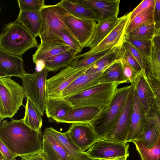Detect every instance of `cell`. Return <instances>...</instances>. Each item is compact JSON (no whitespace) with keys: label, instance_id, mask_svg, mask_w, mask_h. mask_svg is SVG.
<instances>
[{"label":"cell","instance_id":"11a10c76","mask_svg":"<svg viewBox=\"0 0 160 160\" xmlns=\"http://www.w3.org/2000/svg\"><path fill=\"white\" fill-rule=\"evenodd\" d=\"M105 159H93V160H105Z\"/></svg>","mask_w":160,"mask_h":160},{"label":"cell","instance_id":"d6986e66","mask_svg":"<svg viewBox=\"0 0 160 160\" xmlns=\"http://www.w3.org/2000/svg\"><path fill=\"white\" fill-rule=\"evenodd\" d=\"M53 136L64 148L72 160H93L72 142L67 132H62L50 127L44 130Z\"/></svg>","mask_w":160,"mask_h":160},{"label":"cell","instance_id":"5bb4252c","mask_svg":"<svg viewBox=\"0 0 160 160\" xmlns=\"http://www.w3.org/2000/svg\"><path fill=\"white\" fill-rule=\"evenodd\" d=\"M91 9L94 13L98 22L117 18L120 0H75Z\"/></svg>","mask_w":160,"mask_h":160},{"label":"cell","instance_id":"9f6ffc18","mask_svg":"<svg viewBox=\"0 0 160 160\" xmlns=\"http://www.w3.org/2000/svg\"><path fill=\"white\" fill-rule=\"evenodd\" d=\"M14 160H17V159H14Z\"/></svg>","mask_w":160,"mask_h":160},{"label":"cell","instance_id":"ba28073f","mask_svg":"<svg viewBox=\"0 0 160 160\" xmlns=\"http://www.w3.org/2000/svg\"><path fill=\"white\" fill-rule=\"evenodd\" d=\"M132 11L120 17L115 27L98 45L85 53L76 56L73 60L101 52L122 45L125 39L126 30L130 22Z\"/></svg>","mask_w":160,"mask_h":160},{"label":"cell","instance_id":"7a4b0ae2","mask_svg":"<svg viewBox=\"0 0 160 160\" xmlns=\"http://www.w3.org/2000/svg\"><path fill=\"white\" fill-rule=\"evenodd\" d=\"M39 44L22 24L15 21L6 25L0 35V51L21 56L29 49Z\"/></svg>","mask_w":160,"mask_h":160},{"label":"cell","instance_id":"816d5d0a","mask_svg":"<svg viewBox=\"0 0 160 160\" xmlns=\"http://www.w3.org/2000/svg\"><path fill=\"white\" fill-rule=\"evenodd\" d=\"M123 157H119V158H110V159H106L105 160H118L121 158H122Z\"/></svg>","mask_w":160,"mask_h":160},{"label":"cell","instance_id":"3957f363","mask_svg":"<svg viewBox=\"0 0 160 160\" xmlns=\"http://www.w3.org/2000/svg\"><path fill=\"white\" fill-rule=\"evenodd\" d=\"M119 84L118 83L100 84L82 92L64 98L70 103L73 108L90 107L106 109Z\"/></svg>","mask_w":160,"mask_h":160},{"label":"cell","instance_id":"30bf717a","mask_svg":"<svg viewBox=\"0 0 160 160\" xmlns=\"http://www.w3.org/2000/svg\"><path fill=\"white\" fill-rule=\"evenodd\" d=\"M87 68L75 69L69 66L47 79L46 83L47 97L62 98V91L78 77L84 73Z\"/></svg>","mask_w":160,"mask_h":160},{"label":"cell","instance_id":"9a60e30c","mask_svg":"<svg viewBox=\"0 0 160 160\" xmlns=\"http://www.w3.org/2000/svg\"><path fill=\"white\" fill-rule=\"evenodd\" d=\"M133 83L141 108L146 117L152 107L154 97V93L148 79L146 70L142 69L138 73Z\"/></svg>","mask_w":160,"mask_h":160},{"label":"cell","instance_id":"d590c367","mask_svg":"<svg viewBox=\"0 0 160 160\" xmlns=\"http://www.w3.org/2000/svg\"><path fill=\"white\" fill-rule=\"evenodd\" d=\"M146 64L149 70L148 74L160 82V52L153 45L150 60Z\"/></svg>","mask_w":160,"mask_h":160},{"label":"cell","instance_id":"83f0119b","mask_svg":"<svg viewBox=\"0 0 160 160\" xmlns=\"http://www.w3.org/2000/svg\"><path fill=\"white\" fill-rule=\"evenodd\" d=\"M25 113L23 118L24 123L32 129L42 132V116L28 98H26Z\"/></svg>","mask_w":160,"mask_h":160},{"label":"cell","instance_id":"8fae6325","mask_svg":"<svg viewBox=\"0 0 160 160\" xmlns=\"http://www.w3.org/2000/svg\"><path fill=\"white\" fill-rule=\"evenodd\" d=\"M127 142H114L100 139L85 152L93 159H105L129 155Z\"/></svg>","mask_w":160,"mask_h":160},{"label":"cell","instance_id":"8d00e7d4","mask_svg":"<svg viewBox=\"0 0 160 160\" xmlns=\"http://www.w3.org/2000/svg\"><path fill=\"white\" fill-rule=\"evenodd\" d=\"M128 42L138 49L142 53L146 62L150 60L153 43L152 40H143L125 38Z\"/></svg>","mask_w":160,"mask_h":160},{"label":"cell","instance_id":"52a82bcc","mask_svg":"<svg viewBox=\"0 0 160 160\" xmlns=\"http://www.w3.org/2000/svg\"><path fill=\"white\" fill-rule=\"evenodd\" d=\"M42 23L38 37L41 43L55 40H61L59 33L61 30L70 31L62 20V16L68 12L60 2L53 5H45L41 10Z\"/></svg>","mask_w":160,"mask_h":160},{"label":"cell","instance_id":"7c38bea8","mask_svg":"<svg viewBox=\"0 0 160 160\" xmlns=\"http://www.w3.org/2000/svg\"><path fill=\"white\" fill-rule=\"evenodd\" d=\"M63 22L83 48L93 34L96 21L78 18L68 12L61 17Z\"/></svg>","mask_w":160,"mask_h":160},{"label":"cell","instance_id":"2e32d148","mask_svg":"<svg viewBox=\"0 0 160 160\" xmlns=\"http://www.w3.org/2000/svg\"><path fill=\"white\" fill-rule=\"evenodd\" d=\"M145 122V117L134 87L130 126L126 142L139 139L143 131Z\"/></svg>","mask_w":160,"mask_h":160},{"label":"cell","instance_id":"d4e9b609","mask_svg":"<svg viewBox=\"0 0 160 160\" xmlns=\"http://www.w3.org/2000/svg\"><path fill=\"white\" fill-rule=\"evenodd\" d=\"M77 53L70 48L68 50L46 58L42 62L43 67L49 71H56L70 66Z\"/></svg>","mask_w":160,"mask_h":160},{"label":"cell","instance_id":"b9f144b4","mask_svg":"<svg viewBox=\"0 0 160 160\" xmlns=\"http://www.w3.org/2000/svg\"><path fill=\"white\" fill-rule=\"evenodd\" d=\"M120 61L123 76L127 83H132L138 73L123 59H121Z\"/></svg>","mask_w":160,"mask_h":160},{"label":"cell","instance_id":"4fadbf2b","mask_svg":"<svg viewBox=\"0 0 160 160\" xmlns=\"http://www.w3.org/2000/svg\"><path fill=\"white\" fill-rule=\"evenodd\" d=\"M66 132L74 143L85 152L100 139L88 123L72 124Z\"/></svg>","mask_w":160,"mask_h":160},{"label":"cell","instance_id":"9c48e42d","mask_svg":"<svg viewBox=\"0 0 160 160\" xmlns=\"http://www.w3.org/2000/svg\"><path fill=\"white\" fill-rule=\"evenodd\" d=\"M124 107L114 126L102 139L111 141L126 142L129 128L134 91L133 82Z\"/></svg>","mask_w":160,"mask_h":160},{"label":"cell","instance_id":"277c9868","mask_svg":"<svg viewBox=\"0 0 160 160\" xmlns=\"http://www.w3.org/2000/svg\"><path fill=\"white\" fill-rule=\"evenodd\" d=\"M131 84L117 88L108 107L89 123L100 139H102L112 128L126 102Z\"/></svg>","mask_w":160,"mask_h":160},{"label":"cell","instance_id":"ffe728a7","mask_svg":"<svg viewBox=\"0 0 160 160\" xmlns=\"http://www.w3.org/2000/svg\"><path fill=\"white\" fill-rule=\"evenodd\" d=\"M73 108L70 103L63 98H46L45 111L50 122H56L68 115Z\"/></svg>","mask_w":160,"mask_h":160},{"label":"cell","instance_id":"7402d4cb","mask_svg":"<svg viewBox=\"0 0 160 160\" xmlns=\"http://www.w3.org/2000/svg\"><path fill=\"white\" fill-rule=\"evenodd\" d=\"M106 109L90 107L73 108L68 115L56 122L71 124L89 123L101 112Z\"/></svg>","mask_w":160,"mask_h":160},{"label":"cell","instance_id":"7dc6e473","mask_svg":"<svg viewBox=\"0 0 160 160\" xmlns=\"http://www.w3.org/2000/svg\"><path fill=\"white\" fill-rule=\"evenodd\" d=\"M154 16L157 30L160 25V0H155Z\"/></svg>","mask_w":160,"mask_h":160},{"label":"cell","instance_id":"db71d44e","mask_svg":"<svg viewBox=\"0 0 160 160\" xmlns=\"http://www.w3.org/2000/svg\"><path fill=\"white\" fill-rule=\"evenodd\" d=\"M157 31H160V25L159 27V28L157 29V30L156 32H157Z\"/></svg>","mask_w":160,"mask_h":160},{"label":"cell","instance_id":"f907efd6","mask_svg":"<svg viewBox=\"0 0 160 160\" xmlns=\"http://www.w3.org/2000/svg\"><path fill=\"white\" fill-rule=\"evenodd\" d=\"M152 108L160 112V98L154 93L153 106Z\"/></svg>","mask_w":160,"mask_h":160},{"label":"cell","instance_id":"4dcf8cb0","mask_svg":"<svg viewBox=\"0 0 160 160\" xmlns=\"http://www.w3.org/2000/svg\"><path fill=\"white\" fill-rule=\"evenodd\" d=\"M160 135L158 125L152 120L145 117L143 132L139 140L142 141L146 147L152 148Z\"/></svg>","mask_w":160,"mask_h":160},{"label":"cell","instance_id":"1f68e13d","mask_svg":"<svg viewBox=\"0 0 160 160\" xmlns=\"http://www.w3.org/2000/svg\"><path fill=\"white\" fill-rule=\"evenodd\" d=\"M141 160H160V135L153 146L148 148L140 140L132 141Z\"/></svg>","mask_w":160,"mask_h":160},{"label":"cell","instance_id":"74e56055","mask_svg":"<svg viewBox=\"0 0 160 160\" xmlns=\"http://www.w3.org/2000/svg\"><path fill=\"white\" fill-rule=\"evenodd\" d=\"M59 36L77 54L82 51L83 48L70 31L66 29H62L59 32Z\"/></svg>","mask_w":160,"mask_h":160},{"label":"cell","instance_id":"f5cc1de1","mask_svg":"<svg viewBox=\"0 0 160 160\" xmlns=\"http://www.w3.org/2000/svg\"><path fill=\"white\" fill-rule=\"evenodd\" d=\"M128 157H122V158H121V159L118 160H127V158Z\"/></svg>","mask_w":160,"mask_h":160},{"label":"cell","instance_id":"7bdbcfd3","mask_svg":"<svg viewBox=\"0 0 160 160\" xmlns=\"http://www.w3.org/2000/svg\"><path fill=\"white\" fill-rule=\"evenodd\" d=\"M155 0H143L132 11L130 21L137 15L154 5Z\"/></svg>","mask_w":160,"mask_h":160},{"label":"cell","instance_id":"836d02e7","mask_svg":"<svg viewBox=\"0 0 160 160\" xmlns=\"http://www.w3.org/2000/svg\"><path fill=\"white\" fill-rule=\"evenodd\" d=\"M154 5L150 7L137 15L130 21L126 30V34L141 26L154 22Z\"/></svg>","mask_w":160,"mask_h":160},{"label":"cell","instance_id":"f35d334b","mask_svg":"<svg viewBox=\"0 0 160 160\" xmlns=\"http://www.w3.org/2000/svg\"><path fill=\"white\" fill-rule=\"evenodd\" d=\"M19 11H40L45 5L44 0H18Z\"/></svg>","mask_w":160,"mask_h":160},{"label":"cell","instance_id":"bcb514c9","mask_svg":"<svg viewBox=\"0 0 160 160\" xmlns=\"http://www.w3.org/2000/svg\"><path fill=\"white\" fill-rule=\"evenodd\" d=\"M150 87L154 93L160 98V82L147 74Z\"/></svg>","mask_w":160,"mask_h":160},{"label":"cell","instance_id":"e575fe53","mask_svg":"<svg viewBox=\"0 0 160 160\" xmlns=\"http://www.w3.org/2000/svg\"><path fill=\"white\" fill-rule=\"evenodd\" d=\"M116 48L87 56L77 60H74L70 66L75 69L88 68L92 66L102 57L113 51Z\"/></svg>","mask_w":160,"mask_h":160},{"label":"cell","instance_id":"6da1fadb","mask_svg":"<svg viewBox=\"0 0 160 160\" xmlns=\"http://www.w3.org/2000/svg\"><path fill=\"white\" fill-rule=\"evenodd\" d=\"M0 140L19 157L42 150L43 133L28 126L23 119L11 118L0 123Z\"/></svg>","mask_w":160,"mask_h":160},{"label":"cell","instance_id":"4316f807","mask_svg":"<svg viewBox=\"0 0 160 160\" xmlns=\"http://www.w3.org/2000/svg\"><path fill=\"white\" fill-rule=\"evenodd\" d=\"M60 2L62 7L73 16L97 21V18L91 9L75 0H62Z\"/></svg>","mask_w":160,"mask_h":160},{"label":"cell","instance_id":"d6a6232c","mask_svg":"<svg viewBox=\"0 0 160 160\" xmlns=\"http://www.w3.org/2000/svg\"><path fill=\"white\" fill-rule=\"evenodd\" d=\"M156 30L155 22H150L136 28L126 34L125 38L139 40H152Z\"/></svg>","mask_w":160,"mask_h":160},{"label":"cell","instance_id":"cb8c5ba5","mask_svg":"<svg viewBox=\"0 0 160 160\" xmlns=\"http://www.w3.org/2000/svg\"><path fill=\"white\" fill-rule=\"evenodd\" d=\"M15 21L23 25L35 38L38 37L42 23L41 11H19Z\"/></svg>","mask_w":160,"mask_h":160},{"label":"cell","instance_id":"8992f818","mask_svg":"<svg viewBox=\"0 0 160 160\" xmlns=\"http://www.w3.org/2000/svg\"><path fill=\"white\" fill-rule=\"evenodd\" d=\"M49 72L43 67L33 73L25 72L21 78L26 98L29 99L42 116L45 111L46 83Z\"/></svg>","mask_w":160,"mask_h":160},{"label":"cell","instance_id":"ac0fdd59","mask_svg":"<svg viewBox=\"0 0 160 160\" xmlns=\"http://www.w3.org/2000/svg\"><path fill=\"white\" fill-rule=\"evenodd\" d=\"M25 72L24 61L21 58L0 51V78H21Z\"/></svg>","mask_w":160,"mask_h":160},{"label":"cell","instance_id":"60d3db41","mask_svg":"<svg viewBox=\"0 0 160 160\" xmlns=\"http://www.w3.org/2000/svg\"><path fill=\"white\" fill-rule=\"evenodd\" d=\"M121 59H122L130 65L137 73L142 70L139 63L128 51L126 50L122 45L119 47Z\"/></svg>","mask_w":160,"mask_h":160},{"label":"cell","instance_id":"44dd1931","mask_svg":"<svg viewBox=\"0 0 160 160\" xmlns=\"http://www.w3.org/2000/svg\"><path fill=\"white\" fill-rule=\"evenodd\" d=\"M70 47L61 40L50 41L40 43L32 56L33 62L37 64L48 58L65 52Z\"/></svg>","mask_w":160,"mask_h":160},{"label":"cell","instance_id":"ee69618b","mask_svg":"<svg viewBox=\"0 0 160 160\" xmlns=\"http://www.w3.org/2000/svg\"><path fill=\"white\" fill-rule=\"evenodd\" d=\"M21 160H48L43 150L19 156Z\"/></svg>","mask_w":160,"mask_h":160},{"label":"cell","instance_id":"c3c4849f","mask_svg":"<svg viewBox=\"0 0 160 160\" xmlns=\"http://www.w3.org/2000/svg\"><path fill=\"white\" fill-rule=\"evenodd\" d=\"M147 117L153 121L158 125L160 133V112L152 108Z\"/></svg>","mask_w":160,"mask_h":160},{"label":"cell","instance_id":"e0dca14e","mask_svg":"<svg viewBox=\"0 0 160 160\" xmlns=\"http://www.w3.org/2000/svg\"><path fill=\"white\" fill-rule=\"evenodd\" d=\"M102 73H84L78 76L62 91V98L78 94L100 84Z\"/></svg>","mask_w":160,"mask_h":160},{"label":"cell","instance_id":"5b68a950","mask_svg":"<svg viewBox=\"0 0 160 160\" xmlns=\"http://www.w3.org/2000/svg\"><path fill=\"white\" fill-rule=\"evenodd\" d=\"M26 98L22 86L11 77L0 78V122L6 118H12L20 107L24 106Z\"/></svg>","mask_w":160,"mask_h":160},{"label":"cell","instance_id":"484cf974","mask_svg":"<svg viewBox=\"0 0 160 160\" xmlns=\"http://www.w3.org/2000/svg\"><path fill=\"white\" fill-rule=\"evenodd\" d=\"M120 18H113L98 22L91 39L85 47L89 48L90 50L98 45L112 30Z\"/></svg>","mask_w":160,"mask_h":160},{"label":"cell","instance_id":"603a6c76","mask_svg":"<svg viewBox=\"0 0 160 160\" xmlns=\"http://www.w3.org/2000/svg\"><path fill=\"white\" fill-rule=\"evenodd\" d=\"M42 150L48 160H72L58 141L45 130L43 133Z\"/></svg>","mask_w":160,"mask_h":160},{"label":"cell","instance_id":"ab89813d","mask_svg":"<svg viewBox=\"0 0 160 160\" xmlns=\"http://www.w3.org/2000/svg\"><path fill=\"white\" fill-rule=\"evenodd\" d=\"M124 48L129 52L138 61L142 69L146 70V61L140 52L131 43L124 39L122 44Z\"/></svg>","mask_w":160,"mask_h":160},{"label":"cell","instance_id":"f1b7e54d","mask_svg":"<svg viewBox=\"0 0 160 160\" xmlns=\"http://www.w3.org/2000/svg\"><path fill=\"white\" fill-rule=\"evenodd\" d=\"M120 46L116 47L113 51L88 68L85 73H92L103 72L113 63L120 60L121 59Z\"/></svg>","mask_w":160,"mask_h":160},{"label":"cell","instance_id":"f6af8a7d","mask_svg":"<svg viewBox=\"0 0 160 160\" xmlns=\"http://www.w3.org/2000/svg\"><path fill=\"white\" fill-rule=\"evenodd\" d=\"M0 155L8 160H14L18 155L12 153L7 146L0 140Z\"/></svg>","mask_w":160,"mask_h":160},{"label":"cell","instance_id":"681fc988","mask_svg":"<svg viewBox=\"0 0 160 160\" xmlns=\"http://www.w3.org/2000/svg\"><path fill=\"white\" fill-rule=\"evenodd\" d=\"M153 46L160 52V31H157L152 39Z\"/></svg>","mask_w":160,"mask_h":160},{"label":"cell","instance_id":"f546056e","mask_svg":"<svg viewBox=\"0 0 160 160\" xmlns=\"http://www.w3.org/2000/svg\"><path fill=\"white\" fill-rule=\"evenodd\" d=\"M107 83H127L123 75L122 64L117 61L105 69L102 73L100 84Z\"/></svg>","mask_w":160,"mask_h":160}]
</instances>
